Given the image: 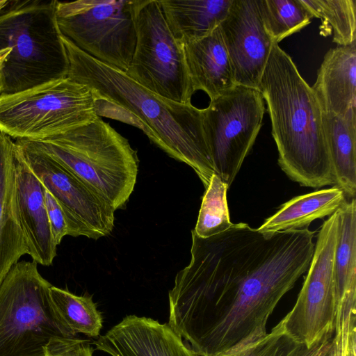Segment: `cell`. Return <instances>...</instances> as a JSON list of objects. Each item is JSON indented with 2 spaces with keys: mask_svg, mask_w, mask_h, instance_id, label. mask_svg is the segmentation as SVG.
I'll list each match as a JSON object with an SVG mask.
<instances>
[{
  "mask_svg": "<svg viewBox=\"0 0 356 356\" xmlns=\"http://www.w3.org/2000/svg\"><path fill=\"white\" fill-rule=\"evenodd\" d=\"M169 291L170 327L199 356H225L266 336L270 316L308 269L315 232L265 234L244 222L202 238Z\"/></svg>",
  "mask_w": 356,
  "mask_h": 356,
  "instance_id": "obj_1",
  "label": "cell"
},
{
  "mask_svg": "<svg viewBox=\"0 0 356 356\" xmlns=\"http://www.w3.org/2000/svg\"><path fill=\"white\" fill-rule=\"evenodd\" d=\"M70 63L67 77L92 92L98 115L140 129L172 158L195 172L205 188L215 170L203 126V111L160 97L114 67L76 47L63 35Z\"/></svg>",
  "mask_w": 356,
  "mask_h": 356,
  "instance_id": "obj_2",
  "label": "cell"
},
{
  "mask_svg": "<svg viewBox=\"0 0 356 356\" xmlns=\"http://www.w3.org/2000/svg\"><path fill=\"white\" fill-rule=\"evenodd\" d=\"M258 90L267 104L282 170L302 186H334L322 109L312 87L277 43L273 44Z\"/></svg>",
  "mask_w": 356,
  "mask_h": 356,
  "instance_id": "obj_3",
  "label": "cell"
},
{
  "mask_svg": "<svg viewBox=\"0 0 356 356\" xmlns=\"http://www.w3.org/2000/svg\"><path fill=\"white\" fill-rule=\"evenodd\" d=\"M56 3L8 0L0 10V50L9 49L0 69L1 95L67 77L70 63Z\"/></svg>",
  "mask_w": 356,
  "mask_h": 356,
  "instance_id": "obj_4",
  "label": "cell"
},
{
  "mask_svg": "<svg viewBox=\"0 0 356 356\" xmlns=\"http://www.w3.org/2000/svg\"><path fill=\"white\" fill-rule=\"evenodd\" d=\"M81 180L117 210L131 195L137 179V152L100 117L60 135L28 140Z\"/></svg>",
  "mask_w": 356,
  "mask_h": 356,
  "instance_id": "obj_5",
  "label": "cell"
},
{
  "mask_svg": "<svg viewBox=\"0 0 356 356\" xmlns=\"http://www.w3.org/2000/svg\"><path fill=\"white\" fill-rule=\"evenodd\" d=\"M34 261H20L0 284V356H44L49 342L76 334L52 302Z\"/></svg>",
  "mask_w": 356,
  "mask_h": 356,
  "instance_id": "obj_6",
  "label": "cell"
},
{
  "mask_svg": "<svg viewBox=\"0 0 356 356\" xmlns=\"http://www.w3.org/2000/svg\"><path fill=\"white\" fill-rule=\"evenodd\" d=\"M97 117L91 90L69 77L0 97V131L17 140L49 139Z\"/></svg>",
  "mask_w": 356,
  "mask_h": 356,
  "instance_id": "obj_7",
  "label": "cell"
},
{
  "mask_svg": "<svg viewBox=\"0 0 356 356\" xmlns=\"http://www.w3.org/2000/svg\"><path fill=\"white\" fill-rule=\"evenodd\" d=\"M136 42L128 76L154 94L190 104L193 92L183 46L171 32L159 0H135Z\"/></svg>",
  "mask_w": 356,
  "mask_h": 356,
  "instance_id": "obj_8",
  "label": "cell"
},
{
  "mask_svg": "<svg viewBox=\"0 0 356 356\" xmlns=\"http://www.w3.org/2000/svg\"><path fill=\"white\" fill-rule=\"evenodd\" d=\"M135 0L58 1L61 34L92 58L127 72L134 51Z\"/></svg>",
  "mask_w": 356,
  "mask_h": 356,
  "instance_id": "obj_9",
  "label": "cell"
},
{
  "mask_svg": "<svg viewBox=\"0 0 356 356\" xmlns=\"http://www.w3.org/2000/svg\"><path fill=\"white\" fill-rule=\"evenodd\" d=\"M202 111L215 174L229 188L261 128L264 100L259 90L236 85Z\"/></svg>",
  "mask_w": 356,
  "mask_h": 356,
  "instance_id": "obj_10",
  "label": "cell"
},
{
  "mask_svg": "<svg viewBox=\"0 0 356 356\" xmlns=\"http://www.w3.org/2000/svg\"><path fill=\"white\" fill-rule=\"evenodd\" d=\"M338 231L337 211L321 225L296 302L282 318L289 335L308 348L334 331L337 298L334 257Z\"/></svg>",
  "mask_w": 356,
  "mask_h": 356,
  "instance_id": "obj_11",
  "label": "cell"
},
{
  "mask_svg": "<svg viewBox=\"0 0 356 356\" xmlns=\"http://www.w3.org/2000/svg\"><path fill=\"white\" fill-rule=\"evenodd\" d=\"M15 143L31 170L60 206L69 236L98 239L111 232L115 211L108 202L26 140Z\"/></svg>",
  "mask_w": 356,
  "mask_h": 356,
  "instance_id": "obj_12",
  "label": "cell"
},
{
  "mask_svg": "<svg viewBox=\"0 0 356 356\" xmlns=\"http://www.w3.org/2000/svg\"><path fill=\"white\" fill-rule=\"evenodd\" d=\"M220 28L236 85L258 90L273 44L264 26L258 0H233Z\"/></svg>",
  "mask_w": 356,
  "mask_h": 356,
  "instance_id": "obj_13",
  "label": "cell"
},
{
  "mask_svg": "<svg viewBox=\"0 0 356 356\" xmlns=\"http://www.w3.org/2000/svg\"><path fill=\"white\" fill-rule=\"evenodd\" d=\"M111 356H199L167 323L127 316L95 341Z\"/></svg>",
  "mask_w": 356,
  "mask_h": 356,
  "instance_id": "obj_14",
  "label": "cell"
},
{
  "mask_svg": "<svg viewBox=\"0 0 356 356\" xmlns=\"http://www.w3.org/2000/svg\"><path fill=\"white\" fill-rule=\"evenodd\" d=\"M15 171L17 204L30 257L42 266L52 264L56 256L44 204L43 185L26 162L16 143Z\"/></svg>",
  "mask_w": 356,
  "mask_h": 356,
  "instance_id": "obj_15",
  "label": "cell"
},
{
  "mask_svg": "<svg viewBox=\"0 0 356 356\" xmlns=\"http://www.w3.org/2000/svg\"><path fill=\"white\" fill-rule=\"evenodd\" d=\"M312 88L323 113L356 119V43L327 51Z\"/></svg>",
  "mask_w": 356,
  "mask_h": 356,
  "instance_id": "obj_16",
  "label": "cell"
},
{
  "mask_svg": "<svg viewBox=\"0 0 356 356\" xmlns=\"http://www.w3.org/2000/svg\"><path fill=\"white\" fill-rule=\"evenodd\" d=\"M16 148L11 137L0 131V284L19 259L29 254L17 204Z\"/></svg>",
  "mask_w": 356,
  "mask_h": 356,
  "instance_id": "obj_17",
  "label": "cell"
},
{
  "mask_svg": "<svg viewBox=\"0 0 356 356\" xmlns=\"http://www.w3.org/2000/svg\"><path fill=\"white\" fill-rule=\"evenodd\" d=\"M182 46L194 92L202 90L211 100L236 86L220 25L207 35Z\"/></svg>",
  "mask_w": 356,
  "mask_h": 356,
  "instance_id": "obj_18",
  "label": "cell"
},
{
  "mask_svg": "<svg viewBox=\"0 0 356 356\" xmlns=\"http://www.w3.org/2000/svg\"><path fill=\"white\" fill-rule=\"evenodd\" d=\"M167 24L181 45L212 32L224 20L233 0H159Z\"/></svg>",
  "mask_w": 356,
  "mask_h": 356,
  "instance_id": "obj_19",
  "label": "cell"
},
{
  "mask_svg": "<svg viewBox=\"0 0 356 356\" xmlns=\"http://www.w3.org/2000/svg\"><path fill=\"white\" fill-rule=\"evenodd\" d=\"M343 191L337 186L293 197L266 218L257 230L265 234L308 227L317 219L334 213L346 202Z\"/></svg>",
  "mask_w": 356,
  "mask_h": 356,
  "instance_id": "obj_20",
  "label": "cell"
},
{
  "mask_svg": "<svg viewBox=\"0 0 356 356\" xmlns=\"http://www.w3.org/2000/svg\"><path fill=\"white\" fill-rule=\"evenodd\" d=\"M323 114L335 186L346 196L353 198L356 193V119Z\"/></svg>",
  "mask_w": 356,
  "mask_h": 356,
  "instance_id": "obj_21",
  "label": "cell"
},
{
  "mask_svg": "<svg viewBox=\"0 0 356 356\" xmlns=\"http://www.w3.org/2000/svg\"><path fill=\"white\" fill-rule=\"evenodd\" d=\"M339 231L334 257L337 306L356 288V201L353 197L338 210Z\"/></svg>",
  "mask_w": 356,
  "mask_h": 356,
  "instance_id": "obj_22",
  "label": "cell"
},
{
  "mask_svg": "<svg viewBox=\"0 0 356 356\" xmlns=\"http://www.w3.org/2000/svg\"><path fill=\"white\" fill-rule=\"evenodd\" d=\"M49 292L57 313L72 332L82 333L89 337L99 336L102 316L91 296H76L52 285Z\"/></svg>",
  "mask_w": 356,
  "mask_h": 356,
  "instance_id": "obj_23",
  "label": "cell"
},
{
  "mask_svg": "<svg viewBox=\"0 0 356 356\" xmlns=\"http://www.w3.org/2000/svg\"><path fill=\"white\" fill-rule=\"evenodd\" d=\"M314 17L321 19V33L333 34L338 46L356 43L355 0H301Z\"/></svg>",
  "mask_w": 356,
  "mask_h": 356,
  "instance_id": "obj_24",
  "label": "cell"
},
{
  "mask_svg": "<svg viewBox=\"0 0 356 356\" xmlns=\"http://www.w3.org/2000/svg\"><path fill=\"white\" fill-rule=\"evenodd\" d=\"M265 30L279 43L307 26L314 17L301 0H258Z\"/></svg>",
  "mask_w": 356,
  "mask_h": 356,
  "instance_id": "obj_25",
  "label": "cell"
},
{
  "mask_svg": "<svg viewBox=\"0 0 356 356\" xmlns=\"http://www.w3.org/2000/svg\"><path fill=\"white\" fill-rule=\"evenodd\" d=\"M229 187L221 178L213 174L203 195L193 232L207 238L227 230L230 221L227 193Z\"/></svg>",
  "mask_w": 356,
  "mask_h": 356,
  "instance_id": "obj_26",
  "label": "cell"
},
{
  "mask_svg": "<svg viewBox=\"0 0 356 356\" xmlns=\"http://www.w3.org/2000/svg\"><path fill=\"white\" fill-rule=\"evenodd\" d=\"M304 346L289 335L282 319L260 340L225 356H299Z\"/></svg>",
  "mask_w": 356,
  "mask_h": 356,
  "instance_id": "obj_27",
  "label": "cell"
},
{
  "mask_svg": "<svg viewBox=\"0 0 356 356\" xmlns=\"http://www.w3.org/2000/svg\"><path fill=\"white\" fill-rule=\"evenodd\" d=\"M43 192L51 234L58 245L63 237L68 235L66 218L58 202L44 186Z\"/></svg>",
  "mask_w": 356,
  "mask_h": 356,
  "instance_id": "obj_28",
  "label": "cell"
},
{
  "mask_svg": "<svg viewBox=\"0 0 356 356\" xmlns=\"http://www.w3.org/2000/svg\"><path fill=\"white\" fill-rule=\"evenodd\" d=\"M44 356H92V349L85 340L76 337L58 338L49 342Z\"/></svg>",
  "mask_w": 356,
  "mask_h": 356,
  "instance_id": "obj_29",
  "label": "cell"
},
{
  "mask_svg": "<svg viewBox=\"0 0 356 356\" xmlns=\"http://www.w3.org/2000/svg\"><path fill=\"white\" fill-rule=\"evenodd\" d=\"M334 332L326 334L310 347L305 345L299 356H347L348 351L333 341Z\"/></svg>",
  "mask_w": 356,
  "mask_h": 356,
  "instance_id": "obj_30",
  "label": "cell"
},
{
  "mask_svg": "<svg viewBox=\"0 0 356 356\" xmlns=\"http://www.w3.org/2000/svg\"><path fill=\"white\" fill-rule=\"evenodd\" d=\"M8 54H9V49L8 48H6L4 49L0 50V69H1V67L2 64L3 63L5 60L6 59L7 56L8 55Z\"/></svg>",
  "mask_w": 356,
  "mask_h": 356,
  "instance_id": "obj_31",
  "label": "cell"
},
{
  "mask_svg": "<svg viewBox=\"0 0 356 356\" xmlns=\"http://www.w3.org/2000/svg\"><path fill=\"white\" fill-rule=\"evenodd\" d=\"M8 0H0V10L6 5Z\"/></svg>",
  "mask_w": 356,
  "mask_h": 356,
  "instance_id": "obj_32",
  "label": "cell"
},
{
  "mask_svg": "<svg viewBox=\"0 0 356 356\" xmlns=\"http://www.w3.org/2000/svg\"><path fill=\"white\" fill-rule=\"evenodd\" d=\"M1 95V85H0V97Z\"/></svg>",
  "mask_w": 356,
  "mask_h": 356,
  "instance_id": "obj_33",
  "label": "cell"
}]
</instances>
